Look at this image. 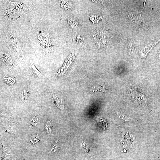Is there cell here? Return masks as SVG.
Returning a JSON list of instances; mask_svg holds the SVG:
<instances>
[{"mask_svg": "<svg viewBox=\"0 0 160 160\" xmlns=\"http://www.w3.org/2000/svg\"><path fill=\"white\" fill-rule=\"evenodd\" d=\"M81 146L82 148L84 151H87L89 150V147L85 142H83L82 143Z\"/></svg>", "mask_w": 160, "mask_h": 160, "instance_id": "21", "label": "cell"}, {"mask_svg": "<svg viewBox=\"0 0 160 160\" xmlns=\"http://www.w3.org/2000/svg\"><path fill=\"white\" fill-rule=\"evenodd\" d=\"M135 50V45L133 42L130 40L129 44V52L130 54H132Z\"/></svg>", "mask_w": 160, "mask_h": 160, "instance_id": "20", "label": "cell"}, {"mask_svg": "<svg viewBox=\"0 0 160 160\" xmlns=\"http://www.w3.org/2000/svg\"><path fill=\"white\" fill-rule=\"evenodd\" d=\"M30 64L31 71L33 76L37 78H41L42 76V74L35 67L32 60H30Z\"/></svg>", "mask_w": 160, "mask_h": 160, "instance_id": "7", "label": "cell"}, {"mask_svg": "<svg viewBox=\"0 0 160 160\" xmlns=\"http://www.w3.org/2000/svg\"><path fill=\"white\" fill-rule=\"evenodd\" d=\"M38 118L35 116H33L30 119L29 121V124L31 126H36L38 124Z\"/></svg>", "mask_w": 160, "mask_h": 160, "instance_id": "17", "label": "cell"}, {"mask_svg": "<svg viewBox=\"0 0 160 160\" xmlns=\"http://www.w3.org/2000/svg\"><path fill=\"white\" fill-rule=\"evenodd\" d=\"M36 38L45 54H49L52 52L53 46L49 32L44 29L40 30L37 33Z\"/></svg>", "mask_w": 160, "mask_h": 160, "instance_id": "2", "label": "cell"}, {"mask_svg": "<svg viewBox=\"0 0 160 160\" xmlns=\"http://www.w3.org/2000/svg\"><path fill=\"white\" fill-rule=\"evenodd\" d=\"M60 3L62 8L66 10H70L71 8V5L68 1H60Z\"/></svg>", "mask_w": 160, "mask_h": 160, "instance_id": "12", "label": "cell"}, {"mask_svg": "<svg viewBox=\"0 0 160 160\" xmlns=\"http://www.w3.org/2000/svg\"><path fill=\"white\" fill-rule=\"evenodd\" d=\"M17 128V125L16 124L9 123L6 127V131L9 133L14 134L16 132Z\"/></svg>", "mask_w": 160, "mask_h": 160, "instance_id": "10", "label": "cell"}, {"mask_svg": "<svg viewBox=\"0 0 160 160\" xmlns=\"http://www.w3.org/2000/svg\"><path fill=\"white\" fill-rule=\"evenodd\" d=\"M59 141L57 140L53 144L50 149L49 153H54L58 149L59 146Z\"/></svg>", "mask_w": 160, "mask_h": 160, "instance_id": "18", "label": "cell"}, {"mask_svg": "<svg viewBox=\"0 0 160 160\" xmlns=\"http://www.w3.org/2000/svg\"><path fill=\"white\" fill-rule=\"evenodd\" d=\"M6 36L9 45L11 46L18 57L22 58L23 52L22 46L17 38L14 34L11 32L7 33Z\"/></svg>", "mask_w": 160, "mask_h": 160, "instance_id": "3", "label": "cell"}, {"mask_svg": "<svg viewBox=\"0 0 160 160\" xmlns=\"http://www.w3.org/2000/svg\"><path fill=\"white\" fill-rule=\"evenodd\" d=\"M52 128V125L50 120H48L47 122L46 126H45V129L46 130L47 132L49 134H51V131Z\"/></svg>", "mask_w": 160, "mask_h": 160, "instance_id": "19", "label": "cell"}, {"mask_svg": "<svg viewBox=\"0 0 160 160\" xmlns=\"http://www.w3.org/2000/svg\"><path fill=\"white\" fill-rule=\"evenodd\" d=\"M1 60L4 62L8 68L12 67L14 63L11 55L6 52H2L1 53Z\"/></svg>", "mask_w": 160, "mask_h": 160, "instance_id": "6", "label": "cell"}, {"mask_svg": "<svg viewBox=\"0 0 160 160\" xmlns=\"http://www.w3.org/2000/svg\"><path fill=\"white\" fill-rule=\"evenodd\" d=\"M128 17L133 22L138 24L143 28H146L147 27L146 23L140 14L136 13H131L128 15Z\"/></svg>", "mask_w": 160, "mask_h": 160, "instance_id": "4", "label": "cell"}, {"mask_svg": "<svg viewBox=\"0 0 160 160\" xmlns=\"http://www.w3.org/2000/svg\"><path fill=\"white\" fill-rule=\"evenodd\" d=\"M12 152L11 149L8 147H5L3 150L2 155L3 159L10 158L11 156Z\"/></svg>", "mask_w": 160, "mask_h": 160, "instance_id": "11", "label": "cell"}, {"mask_svg": "<svg viewBox=\"0 0 160 160\" xmlns=\"http://www.w3.org/2000/svg\"><path fill=\"white\" fill-rule=\"evenodd\" d=\"M6 1L5 14L11 19L20 18L29 11V8L23 2Z\"/></svg>", "mask_w": 160, "mask_h": 160, "instance_id": "1", "label": "cell"}, {"mask_svg": "<svg viewBox=\"0 0 160 160\" xmlns=\"http://www.w3.org/2000/svg\"><path fill=\"white\" fill-rule=\"evenodd\" d=\"M104 87L101 86H96L91 88L90 89V91L93 92H102L105 90Z\"/></svg>", "mask_w": 160, "mask_h": 160, "instance_id": "13", "label": "cell"}, {"mask_svg": "<svg viewBox=\"0 0 160 160\" xmlns=\"http://www.w3.org/2000/svg\"><path fill=\"white\" fill-rule=\"evenodd\" d=\"M3 79L9 85H12L16 83V81L14 78L11 77H3Z\"/></svg>", "mask_w": 160, "mask_h": 160, "instance_id": "14", "label": "cell"}, {"mask_svg": "<svg viewBox=\"0 0 160 160\" xmlns=\"http://www.w3.org/2000/svg\"><path fill=\"white\" fill-rule=\"evenodd\" d=\"M30 94L29 91L24 89L20 94V99L24 103L27 102L30 97Z\"/></svg>", "mask_w": 160, "mask_h": 160, "instance_id": "9", "label": "cell"}, {"mask_svg": "<svg viewBox=\"0 0 160 160\" xmlns=\"http://www.w3.org/2000/svg\"><path fill=\"white\" fill-rule=\"evenodd\" d=\"M97 120L99 122V123H100L99 124L102 125L104 130H107V126L106 120L101 117H100L98 118Z\"/></svg>", "mask_w": 160, "mask_h": 160, "instance_id": "15", "label": "cell"}, {"mask_svg": "<svg viewBox=\"0 0 160 160\" xmlns=\"http://www.w3.org/2000/svg\"><path fill=\"white\" fill-rule=\"evenodd\" d=\"M40 140V138L39 136L36 135L32 136L30 139V142L33 145L39 142Z\"/></svg>", "mask_w": 160, "mask_h": 160, "instance_id": "16", "label": "cell"}, {"mask_svg": "<svg viewBox=\"0 0 160 160\" xmlns=\"http://www.w3.org/2000/svg\"><path fill=\"white\" fill-rule=\"evenodd\" d=\"M50 95L53 102L55 106L58 108L63 110L64 106L63 99L53 92H50Z\"/></svg>", "mask_w": 160, "mask_h": 160, "instance_id": "5", "label": "cell"}, {"mask_svg": "<svg viewBox=\"0 0 160 160\" xmlns=\"http://www.w3.org/2000/svg\"><path fill=\"white\" fill-rule=\"evenodd\" d=\"M160 41V39L157 43L152 45L142 48L140 51V54L144 57H146L148 53L152 50Z\"/></svg>", "mask_w": 160, "mask_h": 160, "instance_id": "8", "label": "cell"}]
</instances>
